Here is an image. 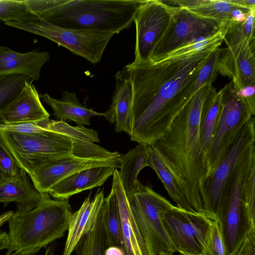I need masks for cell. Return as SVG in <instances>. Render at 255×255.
I'll use <instances>...</instances> for the list:
<instances>
[{
	"mask_svg": "<svg viewBox=\"0 0 255 255\" xmlns=\"http://www.w3.org/2000/svg\"><path fill=\"white\" fill-rule=\"evenodd\" d=\"M217 47L157 62L133 61L126 66L132 89L131 140L151 145L167 134L193 96L199 72Z\"/></svg>",
	"mask_w": 255,
	"mask_h": 255,
	"instance_id": "obj_1",
	"label": "cell"
},
{
	"mask_svg": "<svg viewBox=\"0 0 255 255\" xmlns=\"http://www.w3.org/2000/svg\"><path fill=\"white\" fill-rule=\"evenodd\" d=\"M213 87L197 91L173 121L169 130L151 145L177 182L187 201L204 214L200 188L208 175V161L201 149L199 123L204 102Z\"/></svg>",
	"mask_w": 255,
	"mask_h": 255,
	"instance_id": "obj_2",
	"label": "cell"
},
{
	"mask_svg": "<svg viewBox=\"0 0 255 255\" xmlns=\"http://www.w3.org/2000/svg\"><path fill=\"white\" fill-rule=\"evenodd\" d=\"M142 0H25L40 20L73 30L118 33L128 28Z\"/></svg>",
	"mask_w": 255,
	"mask_h": 255,
	"instance_id": "obj_3",
	"label": "cell"
},
{
	"mask_svg": "<svg viewBox=\"0 0 255 255\" xmlns=\"http://www.w3.org/2000/svg\"><path fill=\"white\" fill-rule=\"evenodd\" d=\"M38 205L26 212H13L8 220L9 247L6 253L42 249L64 236L72 214L68 199L52 200L42 193Z\"/></svg>",
	"mask_w": 255,
	"mask_h": 255,
	"instance_id": "obj_4",
	"label": "cell"
},
{
	"mask_svg": "<svg viewBox=\"0 0 255 255\" xmlns=\"http://www.w3.org/2000/svg\"><path fill=\"white\" fill-rule=\"evenodd\" d=\"M129 201L148 255H158L161 252L176 253L163 221L164 214L176 206L138 180Z\"/></svg>",
	"mask_w": 255,
	"mask_h": 255,
	"instance_id": "obj_5",
	"label": "cell"
},
{
	"mask_svg": "<svg viewBox=\"0 0 255 255\" xmlns=\"http://www.w3.org/2000/svg\"><path fill=\"white\" fill-rule=\"evenodd\" d=\"M220 91V110L211 145L207 176L223 160L245 126L255 115V100L240 97L232 81Z\"/></svg>",
	"mask_w": 255,
	"mask_h": 255,
	"instance_id": "obj_6",
	"label": "cell"
},
{
	"mask_svg": "<svg viewBox=\"0 0 255 255\" xmlns=\"http://www.w3.org/2000/svg\"><path fill=\"white\" fill-rule=\"evenodd\" d=\"M0 136L18 165L29 175L53 160L72 154V139L59 133L0 130Z\"/></svg>",
	"mask_w": 255,
	"mask_h": 255,
	"instance_id": "obj_7",
	"label": "cell"
},
{
	"mask_svg": "<svg viewBox=\"0 0 255 255\" xmlns=\"http://www.w3.org/2000/svg\"><path fill=\"white\" fill-rule=\"evenodd\" d=\"M255 142L253 117L245 126L223 160L202 183L200 194L204 215L220 220L224 191L236 168L255 145Z\"/></svg>",
	"mask_w": 255,
	"mask_h": 255,
	"instance_id": "obj_8",
	"label": "cell"
},
{
	"mask_svg": "<svg viewBox=\"0 0 255 255\" xmlns=\"http://www.w3.org/2000/svg\"><path fill=\"white\" fill-rule=\"evenodd\" d=\"M9 26L44 37L92 63L99 62L115 33L61 28L45 21L34 22L5 21Z\"/></svg>",
	"mask_w": 255,
	"mask_h": 255,
	"instance_id": "obj_9",
	"label": "cell"
},
{
	"mask_svg": "<svg viewBox=\"0 0 255 255\" xmlns=\"http://www.w3.org/2000/svg\"><path fill=\"white\" fill-rule=\"evenodd\" d=\"M254 159L255 145L236 168L223 194L220 221L222 224L227 255H235L245 232L251 228L245 220L242 199L247 172Z\"/></svg>",
	"mask_w": 255,
	"mask_h": 255,
	"instance_id": "obj_10",
	"label": "cell"
},
{
	"mask_svg": "<svg viewBox=\"0 0 255 255\" xmlns=\"http://www.w3.org/2000/svg\"><path fill=\"white\" fill-rule=\"evenodd\" d=\"M225 23L197 16L187 9L172 5L169 23L155 45L150 61L157 62L170 52L202 37L217 32Z\"/></svg>",
	"mask_w": 255,
	"mask_h": 255,
	"instance_id": "obj_11",
	"label": "cell"
},
{
	"mask_svg": "<svg viewBox=\"0 0 255 255\" xmlns=\"http://www.w3.org/2000/svg\"><path fill=\"white\" fill-rule=\"evenodd\" d=\"M172 5L159 0H142L134 15L136 41L134 62L150 61L151 52L164 33Z\"/></svg>",
	"mask_w": 255,
	"mask_h": 255,
	"instance_id": "obj_12",
	"label": "cell"
},
{
	"mask_svg": "<svg viewBox=\"0 0 255 255\" xmlns=\"http://www.w3.org/2000/svg\"><path fill=\"white\" fill-rule=\"evenodd\" d=\"M98 166L120 168L119 156L114 158H92L81 157L72 153L46 163L29 176L37 191L40 193H48L54 185L69 175L84 169Z\"/></svg>",
	"mask_w": 255,
	"mask_h": 255,
	"instance_id": "obj_13",
	"label": "cell"
},
{
	"mask_svg": "<svg viewBox=\"0 0 255 255\" xmlns=\"http://www.w3.org/2000/svg\"><path fill=\"white\" fill-rule=\"evenodd\" d=\"M218 72L232 79L235 89L255 86V43L245 40L220 48Z\"/></svg>",
	"mask_w": 255,
	"mask_h": 255,
	"instance_id": "obj_14",
	"label": "cell"
},
{
	"mask_svg": "<svg viewBox=\"0 0 255 255\" xmlns=\"http://www.w3.org/2000/svg\"><path fill=\"white\" fill-rule=\"evenodd\" d=\"M33 81H26L19 94L0 111L3 124L30 123L49 119L50 115L40 101Z\"/></svg>",
	"mask_w": 255,
	"mask_h": 255,
	"instance_id": "obj_15",
	"label": "cell"
},
{
	"mask_svg": "<svg viewBox=\"0 0 255 255\" xmlns=\"http://www.w3.org/2000/svg\"><path fill=\"white\" fill-rule=\"evenodd\" d=\"M193 213L195 212L187 211L176 206L163 216L165 227L177 252L180 254L199 255L201 253L195 237L192 217Z\"/></svg>",
	"mask_w": 255,
	"mask_h": 255,
	"instance_id": "obj_16",
	"label": "cell"
},
{
	"mask_svg": "<svg viewBox=\"0 0 255 255\" xmlns=\"http://www.w3.org/2000/svg\"><path fill=\"white\" fill-rule=\"evenodd\" d=\"M115 80L116 87L112 104L109 110L104 113V117L110 123L115 124V130L117 133L125 131L130 135L132 89L126 67L117 73Z\"/></svg>",
	"mask_w": 255,
	"mask_h": 255,
	"instance_id": "obj_17",
	"label": "cell"
},
{
	"mask_svg": "<svg viewBox=\"0 0 255 255\" xmlns=\"http://www.w3.org/2000/svg\"><path fill=\"white\" fill-rule=\"evenodd\" d=\"M113 175L112 189L115 193L118 203L125 254L149 255L121 182L119 171L116 168Z\"/></svg>",
	"mask_w": 255,
	"mask_h": 255,
	"instance_id": "obj_18",
	"label": "cell"
},
{
	"mask_svg": "<svg viewBox=\"0 0 255 255\" xmlns=\"http://www.w3.org/2000/svg\"><path fill=\"white\" fill-rule=\"evenodd\" d=\"M169 4L184 8L206 18L226 23L242 22L251 9L233 3L231 0H178L166 1ZM255 10V9H253Z\"/></svg>",
	"mask_w": 255,
	"mask_h": 255,
	"instance_id": "obj_19",
	"label": "cell"
},
{
	"mask_svg": "<svg viewBox=\"0 0 255 255\" xmlns=\"http://www.w3.org/2000/svg\"><path fill=\"white\" fill-rule=\"evenodd\" d=\"M49 59L46 51L33 50L21 53L0 45V77L22 75L38 80L42 66Z\"/></svg>",
	"mask_w": 255,
	"mask_h": 255,
	"instance_id": "obj_20",
	"label": "cell"
},
{
	"mask_svg": "<svg viewBox=\"0 0 255 255\" xmlns=\"http://www.w3.org/2000/svg\"><path fill=\"white\" fill-rule=\"evenodd\" d=\"M114 167L98 166L77 171L54 185L48 194L56 199H68L81 191L101 186L114 174Z\"/></svg>",
	"mask_w": 255,
	"mask_h": 255,
	"instance_id": "obj_21",
	"label": "cell"
},
{
	"mask_svg": "<svg viewBox=\"0 0 255 255\" xmlns=\"http://www.w3.org/2000/svg\"><path fill=\"white\" fill-rule=\"evenodd\" d=\"M103 190H98L94 199L86 198L80 208L72 213L62 255H71L83 236L94 224L104 201Z\"/></svg>",
	"mask_w": 255,
	"mask_h": 255,
	"instance_id": "obj_22",
	"label": "cell"
},
{
	"mask_svg": "<svg viewBox=\"0 0 255 255\" xmlns=\"http://www.w3.org/2000/svg\"><path fill=\"white\" fill-rule=\"evenodd\" d=\"M41 197V193L32 187L23 169L16 176L0 181V202L4 206L10 202L15 203L17 212H26L34 209Z\"/></svg>",
	"mask_w": 255,
	"mask_h": 255,
	"instance_id": "obj_23",
	"label": "cell"
},
{
	"mask_svg": "<svg viewBox=\"0 0 255 255\" xmlns=\"http://www.w3.org/2000/svg\"><path fill=\"white\" fill-rule=\"evenodd\" d=\"M192 217L200 255H227L221 222L198 212L193 213Z\"/></svg>",
	"mask_w": 255,
	"mask_h": 255,
	"instance_id": "obj_24",
	"label": "cell"
},
{
	"mask_svg": "<svg viewBox=\"0 0 255 255\" xmlns=\"http://www.w3.org/2000/svg\"><path fill=\"white\" fill-rule=\"evenodd\" d=\"M44 102L52 109L53 115L59 120H70L79 126L90 125L92 117L104 116V113H99L83 106L74 93L67 91L62 93L61 99H56L45 94L42 96Z\"/></svg>",
	"mask_w": 255,
	"mask_h": 255,
	"instance_id": "obj_25",
	"label": "cell"
},
{
	"mask_svg": "<svg viewBox=\"0 0 255 255\" xmlns=\"http://www.w3.org/2000/svg\"><path fill=\"white\" fill-rule=\"evenodd\" d=\"M150 148V145L141 143L126 154H119L121 170L119 175L128 200L135 190L138 173L145 167L149 166Z\"/></svg>",
	"mask_w": 255,
	"mask_h": 255,
	"instance_id": "obj_26",
	"label": "cell"
},
{
	"mask_svg": "<svg viewBox=\"0 0 255 255\" xmlns=\"http://www.w3.org/2000/svg\"><path fill=\"white\" fill-rule=\"evenodd\" d=\"M221 102L220 91L213 87L202 106L200 123L199 138L202 151L208 161L211 142L217 121Z\"/></svg>",
	"mask_w": 255,
	"mask_h": 255,
	"instance_id": "obj_27",
	"label": "cell"
},
{
	"mask_svg": "<svg viewBox=\"0 0 255 255\" xmlns=\"http://www.w3.org/2000/svg\"><path fill=\"white\" fill-rule=\"evenodd\" d=\"M149 167L156 172L177 207L190 212H196L189 205L175 178L151 145Z\"/></svg>",
	"mask_w": 255,
	"mask_h": 255,
	"instance_id": "obj_28",
	"label": "cell"
},
{
	"mask_svg": "<svg viewBox=\"0 0 255 255\" xmlns=\"http://www.w3.org/2000/svg\"><path fill=\"white\" fill-rule=\"evenodd\" d=\"M106 243L107 234L102 206L94 224L81 238L74 251L76 255H104L107 248Z\"/></svg>",
	"mask_w": 255,
	"mask_h": 255,
	"instance_id": "obj_29",
	"label": "cell"
},
{
	"mask_svg": "<svg viewBox=\"0 0 255 255\" xmlns=\"http://www.w3.org/2000/svg\"><path fill=\"white\" fill-rule=\"evenodd\" d=\"M107 234V247H117L124 250L120 215L117 197L112 189L102 205Z\"/></svg>",
	"mask_w": 255,
	"mask_h": 255,
	"instance_id": "obj_30",
	"label": "cell"
},
{
	"mask_svg": "<svg viewBox=\"0 0 255 255\" xmlns=\"http://www.w3.org/2000/svg\"><path fill=\"white\" fill-rule=\"evenodd\" d=\"M38 124L46 130L64 134L71 139L93 143L100 142L97 131L87 128L83 126L73 127L63 121H54L49 119L38 121Z\"/></svg>",
	"mask_w": 255,
	"mask_h": 255,
	"instance_id": "obj_31",
	"label": "cell"
},
{
	"mask_svg": "<svg viewBox=\"0 0 255 255\" xmlns=\"http://www.w3.org/2000/svg\"><path fill=\"white\" fill-rule=\"evenodd\" d=\"M0 20L34 22L40 19L28 10L25 0H0Z\"/></svg>",
	"mask_w": 255,
	"mask_h": 255,
	"instance_id": "obj_32",
	"label": "cell"
},
{
	"mask_svg": "<svg viewBox=\"0 0 255 255\" xmlns=\"http://www.w3.org/2000/svg\"><path fill=\"white\" fill-rule=\"evenodd\" d=\"M242 201L246 223L249 227H255V159L252 161L247 172Z\"/></svg>",
	"mask_w": 255,
	"mask_h": 255,
	"instance_id": "obj_33",
	"label": "cell"
},
{
	"mask_svg": "<svg viewBox=\"0 0 255 255\" xmlns=\"http://www.w3.org/2000/svg\"><path fill=\"white\" fill-rule=\"evenodd\" d=\"M30 80L33 79L22 75L0 77V111L19 94L25 82ZM0 124H3L0 118Z\"/></svg>",
	"mask_w": 255,
	"mask_h": 255,
	"instance_id": "obj_34",
	"label": "cell"
},
{
	"mask_svg": "<svg viewBox=\"0 0 255 255\" xmlns=\"http://www.w3.org/2000/svg\"><path fill=\"white\" fill-rule=\"evenodd\" d=\"M220 53L219 47L215 48L209 55L200 70L193 89L194 94L202 87L212 85L218 72V61Z\"/></svg>",
	"mask_w": 255,
	"mask_h": 255,
	"instance_id": "obj_35",
	"label": "cell"
},
{
	"mask_svg": "<svg viewBox=\"0 0 255 255\" xmlns=\"http://www.w3.org/2000/svg\"><path fill=\"white\" fill-rule=\"evenodd\" d=\"M22 170L0 136V181L18 175Z\"/></svg>",
	"mask_w": 255,
	"mask_h": 255,
	"instance_id": "obj_36",
	"label": "cell"
},
{
	"mask_svg": "<svg viewBox=\"0 0 255 255\" xmlns=\"http://www.w3.org/2000/svg\"><path fill=\"white\" fill-rule=\"evenodd\" d=\"M235 255H255V228L246 231Z\"/></svg>",
	"mask_w": 255,
	"mask_h": 255,
	"instance_id": "obj_37",
	"label": "cell"
},
{
	"mask_svg": "<svg viewBox=\"0 0 255 255\" xmlns=\"http://www.w3.org/2000/svg\"><path fill=\"white\" fill-rule=\"evenodd\" d=\"M0 130L20 133H33L46 130L38 124V122L17 124H0Z\"/></svg>",
	"mask_w": 255,
	"mask_h": 255,
	"instance_id": "obj_38",
	"label": "cell"
},
{
	"mask_svg": "<svg viewBox=\"0 0 255 255\" xmlns=\"http://www.w3.org/2000/svg\"><path fill=\"white\" fill-rule=\"evenodd\" d=\"M237 94L241 97L251 100H255V86H249L240 89H235Z\"/></svg>",
	"mask_w": 255,
	"mask_h": 255,
	"instance_id": "obj_39",
	"label": "cell"
},
{
	"mask_svg": "<svg viewBox=\"0 0 255 255\" xmlns=\"http://www.w3.org/2000/svg\"><path fill=\"white\" fill-rule=\"evenodd\" d=\"M9 247V240L8 233L6 232H0V251L8 250Z\"/></svg>",
	"mask_w": 255,
	"mask_h": 255,
	"instance_id": "obj_40",
	"label": "cell"
},
{
	"mask_svg": "<svg viewBox=\"0 0 255 255\" xmlns=\"http://www.w3.org/2000/svg\"><path fill=\"white\" fill-rule=\"evenodd\" d=\"M104 255H125L124 251L117 247H107L104 252Z\"/></svg>",
	"mask_w": 255,
	"mask_h": 255,
	"instance_id": "obj_41",
	"label": "cell"
},
{
	"mask_svg": "<svg viewBox=\"0 0 255 255\" xmlns=\"http://www.w3.org/2000/svg\"><path fill=\"white\" fill-rule=\"evenodd\" d=\"M40 250V249L36 248L28 250L14 252L10 254L6 253L4 255H36Z\"/></svg>",
	"mask_w": 255,
	"mask_h": 255,
	"instance_id": "obj_42",
	"label": "cell"
},
{
	"mask_svg": "<svg viewBox=\"0 0 255 255\" xmlns=\"http://www.w3.org/2000/svg\"><path fill=\"white\" fill-rule=\"evenodd\" d=\"M54 248L52 246H49L46 250L44 255H53Z\"/></svg>",
	"mask_w": 255,
	"mask_h": 255,
	"instance_id": "obj_43",
	"label": "cell"
},
{
	"mask_svg": "<svg viewBox=\"0 0 255 255\" xmlns=\"http://www.w3.org/2000/svg\"><path fill=\"white\" fill-rule=\"evenodd\" d=\"M170 253L166 252H160L158 255H172Z\"/></svg>",
	"mask_w": 255,
	"mask_h": 255,
	"instance_id": "obj_44",
	"label": "cell"
},
{
	"mask_svg": "<svg viewBox=\"0 0 255 255\" xmlns=\"http://www.w3.org/2000/svg\"><path fill=\"white\" fill-rule=\"evenodd\" d=\"M179 255H182V254H180Z\"/></svg>",
	"mask_w": 255,
	"mask_h": 255,
	"instance_id": "obj_45",
	"label": "cell"
}]
</instances>
